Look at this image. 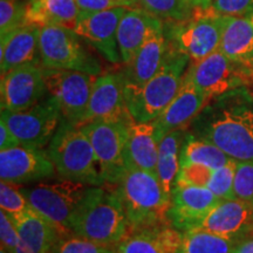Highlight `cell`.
Masks as SVG:
<instances>
[{"mask_svg": "<svg viewBox=\"0 0 253 253\" xmlns=\"http://www.w3.org/2000/svg\"><path fill=\"white\" fill-rule=\"evenodd\" d=\"M209 102L192 120V135L212 142L238 162L253 160V99L233 90Z\"/></svg>", "mask_w": 253, "mask_h": 253, "instance_id": "6da1fadb", "label": "cell"}, {"mask_svg": "<svg viewBox=\"0 0 253 253\" xmlns=\"http://www.w3.org/2000/svg\"><path fill=\"white\" fill-rule=\"evenodd\" d=\"M72 232L107 248L119 244L129 232L119 190L88 186L74 216Z\"/></svg>", "mask_w": 253, "mask_h": 253, "instance_id": "7a4b0ae2", "label": "cell"}, {"mask_svg": "<svg viewBox=\"0 0 253 253\" xmlns=\"http://www.w3.org/2000/svg\"><path fill=\"white\" fill-rule=\"evenodd\" d=\"M190 59L172 48L153 78L142 84L125 82L126 103L136 122H153L167 108L181 88Z\"/></svg>", "mask_w": 253, "mask_h": 253, "instance_id": "3957f363", "label": "cell"}, {"mask_svg": "<svg viewBox=\"0 0 253 253\" xmlns=\"http://www.w3.org/2000/svg\"><path fill=\"white\" fill-rule=\"evenodd\" d=\"M118 185L128 219L129 232L142 227L169 224L168 211L171 199L166 195L157 176L126 167Z\"/></svg>", "mask_w": 253, "mask_h": 253, "instance_id": "277c9868", "label": "cell"}, {"mask_svg": "<svg viewBox=\"0 0 253 253\" xmlns=\"http://www.w3.org/2000/svg\"><path fill=\"white\" fill-rule=\"evenodd\" d=\"M48 154L62 178L89 186L104 184L93 145L80 126L62 119L49 143Z\"/></svg>", "mask_w": 253, "mask_h": 253, "instance_id": "5b68a950", "label": "cell"}, {"mask_svg": "<svg viewBox=\"0 0 253 253\" xmlns=\"http://www.w3.org/2000/svg\"><path fill=\"white\" fill-rule=\"evenodd\" d=\"M225 19L226 15L218 13L212 6L195 7L184 21L169 24L168 42L188 56L190 62L199 61L219 49Z\"/></svg>", "mask_w": 253, "mask_h": 253, "instance_id": "8992f818", "label": "cell"}, {"mask_svg": "<svg viewBox=\"0 0 253 253\" xmlns=\"http://www.w3.org/2000/svg\"><path fill=\"white\" fill-rule=\"evenodd\" d=\"M88 186L63 178L61 182L42 183L21 191L26 196L31 208L46 218L65 237L74 235L72 232L73 220Z\"/></svg>", "mask_w": 253, "mask_h": 253, "instance_id": "52a82bcc", "label": "cell"}, {"mask_svg": "<svg viewBox=\"0 0 253 253\" xmlns=\"http://www.w3.org/2000/svg\"><path fill=\"white\" fill-rule=\"evenodd\" d=\"M39 48L41 65L46 68L101 74V65L81 43L80 37L72 28L60 26L42 27Z\"/></svg>", "mask_w": 253, "mask_h": 253, "instance_id": "ba28073f", "label": "cell"}, {"mask_svg": "<svg viewBox=\"0 0 253 253\" xmlns=\"http://www.w3.org/2000/svg\"><path fill=\"white\" fill-rule=\"evenodd\" d=\"M62 119L59 104L50 95L21 112L1 109L0 116V120L11 129L20 145L40 149L50 143Z\"/></svg>", "mask_w": 253, "mask_h": 253, "instance_id": "9c48e42d", "label": "cell"}, {"mask_svg": "<svg viewBox=\"0 0 253 253\" xmlns=\"http://www.w3.org/2000/svg\"><path fill=\"white\" fill-rule=\"evenodd\" d=\"M130 123L93 121L80 126L93 145L104 184L118 185L125 175L126 169L125 149Z\"/></svg>", "mask_w": 253, "mask_h": 253, "instance_id": "30bf717a", "label": "cell"}, {"mask_svg": "<svg viewBox=\"0 0 253 253\" xmlns=\"http://www.w3.org/2000/svg\"><path fill=\"white\" fill-rule=\"evenodd\" d=\"M185 77L210 101L239 89L253 80L220 49L199 61L190 62Z\"/></svg>", "mask_w": 253, "mask_h": 253, "instance_id": "8fae6325", "label": "cell"}, {"mask_svg": "<svg viewBox=\"0 0 253 253\" xmlns=\"http://www.w3.org/2000/svg\"><path fill=\"white\" fill-rule=\"evenodd\" d=\"M43 77L48 94L58 102L63 120L81 126L96 77L84 72L46 67Z\"/></svg>", "mask_w": 253, "mask_h": 253, "instance_id": "7c38bea8", "label": "cell"}, {"mask_svg": "<svg viewBox=\"0 0 253 253\" xmlns=\"http://www.w3.org/2000/svg\"><path fill=\"white\" fill-rule=\"evenodd\" d=\"M1 109L21 112L45 99L48 94L43 77V66L27 63L1 75Z\"/></svg>", "mask_w": 253, "mask_h": 253, "instance_id": "4fadbf2b", "label": "cell"}, {"mask_svg": "<svg viewBox=\"0 0 253 253\" xmlns=\"http://www.w3.org/2000/svg\"><path fill=\"white\" fill-rule=\"evenodd\" d=\"M93 121H135L126 103L122 74L106 73L95 78L82 125Z\"/></svg>", "mask_w": 253, "mask_h": 253, "instance_id": "5bb4252c", "label": "cell"}, {"mask_svg": "<svg viewBox=\"0 0 253 253\" xmlns=\"http://www.w3.org/2000/svg\"><path fill=\"white\" fill-rule=\"evenodd\" d=\"M191 230L242 240L253 235V204L242 199H221Z\"/></svg>", "mask_w": 253, "mask_h": 253, "instance_id": "9a60e30c", "label": "cell"}, {"mask_svg": "<svg viewBox=\"0 0 253 253\" xmlns=\"http://www.w3.org/2000/svg\"><path fill=\"white\" fill-rule=\"evenodd\" d=\"M49 154L40 148L24 145L0 150V178L11 184L39 181L55 175Z\"/></svg>", "mask_w": 253, "mask_h": 253, "instance_id": "2e32d148", "label": "cell"}, {"mask_svg": "<svg viewBox=\"0 0 253 253\" xmlns=\"http://www.w3.org/2000/svg\"><path fill=\"white\" fill-rule=\"evenodd\" d=\"M126 9L119 7L94 13H80L74 31L109 62H122L118 45V28Z\"/></svg>", "mask_w": 253, "mask_h": 253, "instance_id": "e0dca14e", "label": "cell"}, {"mask_svg": "<svg viewBox=\"0 0 253 253\" xmlns=\"http://www.w3.org/2000/svg\"><path fill=\"white\" fill-rule=\"evenodd\" d=\"M221 201L209 188L176 185L168 211V221L175 229L186 232Z\"/></svg>", "mask_w": 253, "mask_h": 253, "instance_id": "ac0fdd59", "label": "cell"}, {"mask_svg": "<svg viewBox=\"0 0 253 253\" xmlns=\"http://www.w3.org/2000/svg\"><path fill=\"white\" fill-rule=\"evenodd\" d=\"M209 102L210 100L184 75L178 93L153 121L158 143L168 132L190 125Z\"/></svg>", "mask_w": 253, "mask_h": 253, "instance_id": "d6986e66", "label": "cell"}, {"mask_svg": "<svg viewBox=\"0 0 253 253\" xmlns=\"http://www.w3.org/2000/svg\"><path fill=\"white\" fill-rule=\"evenodd\" d=\"M41 28L24 25L0 39V72L1 75L27 63L41 65L39 48Z\"/></svg>", "mask_w": 253, "mask_h": 253, "instance_id": "ffe728a7", "label": "cell"}, {"mask_svg": "<svg viewBox=\"0 0 253 253\" xmlns=\"http://www.w3.org/2000/svg\"><path fill=\"white\" fill-rule=\"evenodd\" d=\"M184 232L170 224L147 226L128 232L116 253H177Z\"/></svg>", "mask_w": 253, "mask_h": 253, "instance_id": "44dd1931", "label": "cell"}, {"mask_svg": "<svg viewBox=\"0 0 253 253\" xmlns=\"http://www.w3.org/2000/svg\"><path fill=\"white\" fill-rule=\"evenodd\" d=\"M219 49L253 79L252 14L226 15Z\"/></svg>", "mask_w": 253, "mask_h": 253, "instance_id": "7402d4cb", "label": "cell"}, {"mask_svg": "<svg viewBox=\"0 0 253 253\" xmlns=\"http://www.w3.org/2000/svg\"><path fill=\"white\" fill-rule=\"evenodd\" d=\"M164 26V21L141 7L128 8L118 28V45L122 63L128 66L147 38Z\"/></svg>", "mask_w": 253, "mask_h": 253, "instance_id": "603a6c76", "label": "cell"}, {"mask_svg": "<svg viewBox=\"0 0 253 253\" xmlns=\"http://www.w3.org/2000/svg\"><path fill=\"white\" fill-rule=\"evenodd\" d=\"M126 164L157 176L158 141L153 122L132 121L126 132Z\"/></svg>", "mask_w": 253, "mask_h": 253, "instance_id": "cb8c5ba5", "label": "cell"}, {"mask_svg": "<svg viewBox=\"0 0 253 253\" xmlns=\"http://www.w3.org/2000/svg\"><path fill=\"white\" fill-rule=\"evenodd\" d=\"M164 27L154 31L137 50L132 61L126 66V71L122 74L126 81L142 84L160 71L169 50Z\"/></svg>", "mask_w": 253, "mask_h": 253, "instance_id": "d4e9b609", "label": "cell"}, {"mask_svg": "<svg viewBox=\"0 0 253 253\" xmlns=\"http://www.w3.org/2000/svg\"><path fill=\"white\" fill-rule=\"evenodd\" d=\"M80 9L77 0H28L25 25L40 28L60 26L74 30Z\"/></svg>", "mask_w": 253, "mask_h": 253, "instance_id": "484cf974", "label": "cell"}, {"mask_svg": "<svg viewBox=\"0 0 253 253\" xmlns=\"http://www.w3.org/2000/svg\"><path fill=\"white\" fill-rule=\"evenodd\" d=\"M9 218L17 227L21 240L34 253H50L55 243L62 237L59 230L33 208Z\"/></svg>", "mask_w": 253, "mask_h": 253, "instance_id": "4316f807", "label": "cell"}, {"mask_svg": "<svg viewBox=\"0 0 253 253\" xmlns=\"http://www.w3.org/2000/svg\"><path fill=\"white\" fill-rule=\"evenodd\" d=\"M184 128H177L168 132L158 143L157 178L170 199L181 168V150L184 143Z\"/></svg>", "mask_w": 253, "mask_h": 253, "instance_id": "83f0119b", "label": "cell"}, {"mask_svg": "<svg viewBox=\"0 0 253 253\" xmlns=\"http://www.w3.org/2000/svg\"><path fill=\"white\" fill-rule=\"evenodd\" d=\"M230 156L212 142L195 135H188L181 150V164L199 163L216 170L230 162Z\"/></svg>", "mask_w": 253, "mask_h": 253, "instance_id": "f1b7e54d", "label": "cell"}, {"mask_svg": "<svg viewBox=\"0 0 253 253\" xmlns=\"http://www.w3.org/2000/svg\"><path fill=\"white\" fill-rule=\"evenodd\" d=\"M240 242V240H239ZM238 240H233L202 230L184 232L177 253H232Z\"/></svg>", "mask_w": 253, "mask_h": 253, "instance_id": "f546056e", "label": "cell"}, {"mask_svg": "<svg viewBox=\"0 0 253 253\" xmlns=\"http://www.w3.org/2000/svg\"><path fill=\"white\" fill-rule=\"evenodd\" d=\"M138 7L168 23L184 21L195 6L190 0H137Z\"/></svg>", "mask_w": 253, "mask_h": 253, "instance_id": "4dcf8cb0", "label": "cell"}, {"mask_svg": "<svg viewBox=\"0 0 253 253\" xmlns=\"http://www.w3.org/2000/svg\"><path fill=\"white\" fill-rule=\"evenodd\" d=\"M27 4L24 0H0V37L24 26Z\"/></svg>", "mask_w": 253, "mask_h": 253, "instance_id": "1f68e13d", "label": "cell"}, {"mask_svg": "<svg viewBox=\"0 0 253 253\" xmlns=\"http://www.w3.org/2000/svg\"><path fill=\"white\" fill-rule=\"evenodd\" d=\"M238 161L231 160L224 167L213 171L208 188L219 199H233L235 195V177Z\"/></svg>", "mask_w": 253, "mask_h": 253, "instance_id": "d6a6232c", "label": "cell"}, {"mask_svg": "<svg viewBox=\"0 0 253 253\" xmlns=\"http://www.w3.org/2000/svg\"><path fill=\"white\" fill-rule=\"evenodd\" d=\"M50 253H116L107 246L100 245L77 235L61 237Z\"/></svg>", "mask_w": 253, "mask_h": 253, "instance_id": "836d02e7", "label": "cell"}, {"mask_svg": "<svg viewBox=\"0 0 253 253\" xmlns=\"http://www.w3.org/2000/svg\"><path fill=\"white\" fill-rule=\"evenodd\" d=\"M0 208L9 217H14L27 211L31 205L21 190L14 188V184L11 183L1 182L0 183Z\"/></svg>", "mask_w": 253, "mask_h": 253, "instance_id": "e575fe53", "label": "cell"}, {"mask_svg": "<svg viewBox=\"0 0 253 253\" xmlns=\"http://www.w3.org/2000/svg\"><path fill=\"white\" fill-rule=\"evenodd\" d=\"M213 169L199 163L181 164L178 175L176 178V185L205 186L208 188L213 175Z\"/></svg>", "mask_w": 253, "mask_h": 253, "instance_id": "d590c367", "label": "cell"}, {"mask_svg": "<svg viewBox=\"0 0 253 253\" xmlns=\"http://www.w3.org/2000/svg\"><path fill=\"white\" fill-rule=\"evenodd\" d=\"M235 195L236 198L253 204V160L237 164Z\"/></svg>", "mask_w": 253, "mask_h": 253, "instance_id": "8d00e7d4", "label": "cell"}, {"mask_svg": "<svg viewBox=\"0 0 253 253\" xmlns=\"http://www.w3.org/2000/svg\"><path fill=\"white\" fill-rule=\"evenodd\" d=\"M80 13H94L107 9L138 7L137 0H77Z\"/></svg>", "mask_w": 253, "mask_h": 253, "instance_id": "74e56055", "label": "cell"}, {"mask_svg": "<svg viewBox=\"0 0 253 253\" xmlns=\"http://www.w3.org/2000/svg\"><path fill=\"white\" fill-rule=\"evenodd\" d=\"M212 7L223 15H249L253 13V0H213Z\"/></svg>", "mask_w": 253, "mask_h": 253, "instance_id": "f35d334b", "label": "cell"}, {"mask_svg": "<svg viewBox=\"0 0 253 253\" xmlns=\"http://www.w3.org/2000/svg\"><path fill=\"white\" fill-rule=\"evenodd\" d=\"M0 240L1 248L7 253L11 252L21 240L14 223L4 211H0Z\"/></svg>", "mask_w": 253, "mask_h": 253, "instance_id": "ab89813d", "label": "cell"}, {"mask_svg": "<svg viewBox=\"0 0 253 253\" xmlns=\"http://www.w3.org/2000/svg\"><path fill=\"white\" fill-rule=\"evenodd\" d=\"M18 145H20V142L11 131V129L6 126V123L0 120V150L11 149Z\"/></svg>", "mask_w": 253, "mask_h": 253, "instance_id": "60d3db41", "label": "cell"}, {"mask_svg": "<svg viewBox=\"0 0 253 253\" xmlns=\"http://www.w3.org/2000/svg\"><path fill=\"white\" fill-rule=\"evenodd\" d=\"M232 253H253V235L238 242Z\"/></svg>", "mask_w": 253, "mask_h": 253, "instance_id": "b9f144b4", "label": "cell"}, {"mask_svg": "<svg viewBox=\"0 0 253 253\" xmlns=\"http://www.w3.org/2000/svg\"><path fill=\"white\" fill-rule=\"evenodd\" d=\"M192 2V5L195 7H201V8H209L212 6L213 0H190Z\"/></svg>", "mask_w": 253, "mask_h": 253, "instance_id": "7bdbcfd3", "label": "cell"}, {"mask_svg": "<svg viewBox=\"0 0 253 253\" xmlns=\"http://www.w3.org/2000/svg\"><path fill=\"white\" fill-rule=\"evenodd\" d=\"M0 253H7V252H6V251H5V250L1 248V250H0Z\"/></svg>", "mask_w": 253, "mask_h": 253, "instance_id": "ee69618b", "label": "cell"}, {"mask_svg": "<svg viewBox=\"0 0 253 253\" xmlns=\"http://www.w3.org/2000/svg\"><path fill=\"white\" fill-rule=\"evenodd\" d=\"M252 18H253V13H252Z\"/></svg>", "mask_w": 253, "mask_h": 253, "instance_id": "f6af8a7d", "label": "cell"}]
</instances>
